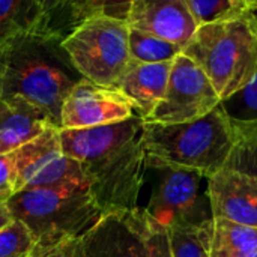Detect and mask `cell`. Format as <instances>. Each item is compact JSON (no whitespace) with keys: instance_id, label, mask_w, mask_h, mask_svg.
I'll return each mask as SVG.
<instances>
[{"instance_id":"6da1fadb","label":"cell","mask_w":257,"mask_h":257,"mask_svg":"<svg viewBox=\"0 0 257 257\" xmlns=\"http://www.w3.org/2000/svg\"><path fill=\"white\" fill-rule=\"evenodd\" d=\"M62 151L75 160L102 215L134 212L146 179L143 119L84 128L59 130Z\"/></svg>"},{"instance_id":"7a4b0ae2","label":"cell","mask_w":257,"mask_h":257,"mask_svg":"<svg viewBox=\"0 0 257 257\" xmlns=\"http://www.w3.org/2000/svg\"><path fill=\"white\" fill-rule=\"evenodd\" d=\"M83 80L62 42L23 35L0 44V96H21L41 108L60 130V110Z\"/></svg>"},{"instance_id":"3957f363","label":"cell","mask_w":257,"mask_h":257,"mask_svg":"<svg viewBox=\"0 0 257 257\" xmlns=\"http://www.w3.org/2000/svg\"><path fill=\"white\" fill-rule=\"evenodd\" d=\"M238 133L221 104L209 114L184 123L143 120L146 161L196 172L211 178L226 167Z\"/></svg>"},{"instance_id":"277c9868","label":"cell","mask_w":257,"mask_h":257,"mask_svg":"<svg viewBox=\"0 0 257 257\" xmlns=\"http://www.w3.org/2000/svg\"><path fill=\"white\" fill-rule=\"evenodd\" d=\"M182 54L202 68L221 101L229 99L257 75V12L199 27Z\"/></svg>"},{"instance_id":"5b68a950","label":"cell","mask_w":257,"mask_h":257,"mask_svg":"<svg viewBox=\"0 0 257 257\" xmlns=\"http://www.w3.org/2000/svg\"><path fill=\"white\" fill-rule=\"evenodd\" d=\"M36 245L78 239L102 217L87 185H60L17 193L6 202Z\"/></svg>"},{"instance_id":"8992f818","label":"cell","mask_w":257,"mask_h":257,"mask_svg":"<svg viewBox=\"0 0 257 257\" xmlns=\"http://www.w3.org/2000/svg\"><path fill=\"white\" fill-rule=\"evenodd\" d=\"M128 36L126 21L96 17L75 29L62 47L83 78L114 87L131 62Z\"/></svg>"},{"instance_id":"52a82bcc","label":"cell","mask_w":257,"mask_h":257,"mask_svg":"<svg viewBox=\"0 0 257 257\" xmlns=\"http://www.w3.org/2000/svg\"><path fill=\"white\" fill-rule=\"evenodd\" d=\"M152 173V191L146 215L157 224L173 227H200L214 220L208 197V178L185 169L146 161Z\"/></svg>"},{"instance_id":"ba28073f","label":"cell","mask_w":257,"mask_h":257,"mask_svg":"<svg viewBox=\"0 0 257 257\" xmlns=\"http://www.w3.org/2000/svg\"><path fill=\"white\" fill-rule=\"evenodd\" d=\"M12 160L15 169V194L60 185L89 187L80 164L63 154L59 130L56 128H48L32 142L14 151Z\"/></svg>"},{"instance_id":"9c48e42d","label":"cell","mask_w":257,"mask_h":257,"mask_svg":"<svg viewBox=\"0 0 257 257\" xmlns=\"http://www.w3.org/2000/svg\"><path fill=\"white\" fill-rule=\"evenodd\" d=\"M221 104L212 83L190 57L179 54L172 65L166 93L145 122L184 123L209 114Z\"/></svg>"},{"instance_id":"30bf717a","label":"cell","mask_w":257,"mask_h":257,"mask_svg":"<svg viewBox=\"0 0 257 257\" xmlns=\"http://www.w3.org/2000/svg\"><path fill=\"white\" fill-rule=\"evenodd\" d=\"M136 116L131 102L114 87L83 78L60 110V130H84L123 122Z\"/></svg>"},{"instance_id":"8fae6325","label":"cell","mask_w":257,"mask_h":257,"mask_svg":"<svg viewBox=\"0 0 257 257\" xmlns=\"http://www.w3.org/2000/svg\"><path fill=\"white\" fill-rule=\"evenodd\" d=\"M143 209L102 215L75 241L72 257H146Z\"/></svg>"},{"instance_id":"7c38bea8","label":"cell","mask_w":257,"mask_h":257,"mask_svg":"<svg viewBox=\"0 0 257 257\" xmlns=\"http://www.w3.org/2000/svg\"><path fill=\"white\" fill-rule=\"evenodd\" d=\"M126 23L130 29L149 33L182 50L197 30L185 0H133Z\"/></svg>"},{"instance_id":"4fadbf2b","label":"cell","mask_w":257,"mask_h":257,"mask_svg":"<svg viewBox=\"0 0 257 257\" xmlns=\"http://www.w3.org/2000/svg\"><path fill=\"white\" fill-rule=\"evenodd\" d=\"M212 217L257 229L256 181L235 169L224 167L208 178Z\"/></svg>"},{"instance_id":"5bb4252c","label":"cell","mask_w":257,"mask_h":257,"mask_svg":"<svg viewBox=\"0 0 257 257\" xmlns=\"http://www.w3.org/2000/svg\"><path fill=\"white\" fill-rule=\"evenodd\" d=\"M131 2L42 0V15L35 35L63 42L83 23L96 17L128 21Z\"/></svg>"},{"instance_id":"9a60e30c","label":"cell","mask_w":257,"mask_h":257,"mask_svg":"<svg viewBox=\"0 0 257 257\" xmlns=\"http://www.w3.org/2000/svg\"><path fill=\"white\" fill-rule=\"evenodd\" d=\"M173 62L140 63L131 60L116 83L117 89L133 105L136 116L148 120L163 99Z\"/></svg>"},{"instance_id":"2e32d148","label":"cell","mask_w":257,"mask_h":257,"mask_svg":"<svg viewBox=\"0 0 257 257\" xmlns=\"http://www.w3.org/2000/svg\"><path fill=\"white\" fill-rule=\"evenodd\" d=\"M48 128L54 126L36 105L21 96H0V155L17 151Z\"/></svg>"},{"instance_id":"e0dca14e","label":"cell","mask_w":257,"mask_h":257,"mask_svg":"<svg viewBox=\"0 0 257 257\" xmlns=\"http://www.w3.org/2000/svg\"><path fill=\"white\" fill-rule=\"evenodd\" d=\"M42 15V0H0V44L35 35Z\"/></svg>"},{"instance_id":"ac0fdd59","label":"cell","mask_w":257,"mask_h":257,"mask_svg":"<svg viewBox=\"0 0 257 257\" xmlns=\"http://www.w3.org/2000/svg\"><path fill=\"white\" fill-rule=\"evenodd\" d=\"M257 247V229L214 218L209 257H244Z\"/></svg>"},{"instance_id":"d6986e66","label":"cell","mask_w":257,"mask_h":257,"mask_svg":"<svg viewBox=\"0 0 257 257\" xmlns=\"http://www.w3.org/2000/svg\"><path fill=\"white\" fill-rule=\"evenodd\" d=\"M128 45L131 60L140 63L173 62L179 54H182L181 47L136 29H130Z\"/></svg>"},{"instance_id":"ffe728a7","label":"cell","mask_w":257,"mask_h":257,"mask_svg":"<svg viewBox=\"0 0 257 257\" xmlns=\"http://www.w3.org/2000/svg\"><path fill=\"white\" fill-rule=\"evenodd\" d=\"M212 224L206 223L200 227H173L169 229L172 256L173 257H209Z\"/></svg>"},{"instance_id":"44dd1931","label":"cell","mask_w":257,"mask_h":257,"mask_svg":"<svg viewBox=\"0 0 257 257\" xmlns=\"http://www.w3.org/2000/svg\"><path fill=\"white\" fill-rule=\"evenodd\" d=\"M197 29L250 11V0H185Z\"/></svg>"},{"instance_id":"7402d4cb","label":"cell","mask_w":257,"mask_h":257,"mask_svg":"<svg viewBox=\"0 0 257 257\" xmlns=\"http://www.w3.org/2000/svg\"><path fill=\"white\" fill-rule=\"evenodd\" d=\"M233 123L238 133V140L226 167L251 176L257 184V122Z\"/></svg>"},{"instance_id":"603a6c76","label":"cell","mask_w":257,"mask_h":257,"mask_svg":"<svg viewBox=\"0 0 257 257\" xmlns=\"http://www.w3.org/2000/svg\"><path fill=\"white\" fill-rule=\"evenodd\" d=\"M221 107L232 122L256 123L257 122V75L244 89L221 101Z\"/></svg>"},{"instance_id":"cb8c5ba5","label":"cell","mask_w":257,"mask_h":257,"mask_svg":"<svg viewBox=\"0 0 257 257\" xmlns=\"http://www.w3.org/2000/svg\"><path fill=\"white\" fill-rule=\"evenodd\" d=\"M33 245L30 232L18 220L0 230V257H27Z\"/></svg>"},{"instance_id":"d4e9b609","label":"cell","mask_w":257,"mask_h":257,"mask_svg":"<svg viewBox=\"0 0 257 257\" xmlns=\"http://www.w3.org/2000/svg\"><path fill=\"white\" fill-rule=\"evenodd\" d=\"M145 215V247L146 257H173L172 256V245H170V235L169 229L157 224L151 220L146 212Z\"/></svg>"},{"instance_id":"484cf974","label":"cell","mask_w":257,"mask_h":257,"mask_svg":"<svg viewBox=\"0 0 257 257\" xmlns=\"http://www.w3.org/2000/svg\"><path fill=\"white\" fill-rule=\"evenodd\" d=\"M15 194V169L12 152L0 155V203H6Z\"/></svg>"},{"instance_id":"4316f807","label":"cell","mask_w":257,"mask_h":257,"mask_svg":"<svg viewBox=\"0 0 257 257\" xmlns=\"http://www.w3.org/2000/svg\"><path fill=\"white\" fill-rule=\"evenodd\" d=\"M77 239L65 241L56 245H33L27 257H72Z\"/></svg>"},{"instance_id":"83f0119b","label":"cell","mask_w":257,"mask_h":257,"mask_svg":"<svg viewBox=\"0 0 257 257\" xmlns=\"http://www.w3.org/2000/svg\"><path fill=\"white\" fill-rule=\"evenodd\" d=\"M12 221H14V217H12L11 211L8 209L6 203H0V230L5 229Z\"/></svg>"},{"instance_id":"f1b7e54d","label":"cell","mask_w":257,"mask_h":257,"mask_svg":"<svg viewBox=\"0 0 257 257\" xmlns=\"http://www.w3.org/2000/svg\"><path fill=\"white\" fill-rule=\"evenodd\" d=\"M250 8H251V11L257 12V0H250Z\"/></svg>"}]
</instances>
